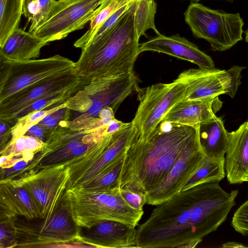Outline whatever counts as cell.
Returning <instances> with one entry per match:
<instances>
[{
  "instance_id": "1",
  "label": "cell",
  "mask_w": 248,
  "mask_h": 248,
  "mask_svg": "<svg viewBox=\"0 0 248 248\" xmlns=\"http://www.w3.org/2000/svg\"><path fill=\"white\" fill-rule=\"evenodd\" d=\"M238 191L206 181L156 205L136 229V248H192L215 231L235 204Z\"/></svg>"
},
{
  "instance_id": "2",
  "label": "cell",
  "mask_w": 248,
  "mask_h": 248,
  "mask_svg": "<svg viewBox=\"0 0 248 248\" xmlns=\"http://www.w3.org/2000/svg\"><path fill=\"white\" fill-rule=\"evenodd\" d=\"M199 125L161 121L146 138L134 135L124 152L119 188L146 195L157 186L182 154L199 140Z\"/></svg>"
},
{
  "instance_id": "3",
  "label": "cell",
  "mask_w": 248,
  "mask_h": 248,
  "mask_svg": "<svg viewBox=\"0 0 248 248\" xmlns=\"http://www.w3.org/2000/svg\"><path fill=\"white\" fill-rule=\"evenodd\" d=\"M137 1L131 3L106 36L81 49L74 68L78 76L92 79L133 72L140 54L135 24Z\"/></svg>"
},
{
  "instance_id": "4",
  "label": "cell",
  "mask_w": 248,
  "mask_h": 248,
  "mask_svg": "<svg viewBox=\"0 0 248 248\" xmlns=\"http://www.w3.org/2000/svg\"><path fill=\"white\" fill-rule=\"evenodd\" d=\"M85 81L74 69L25 88L0 101V120L14 125L34 112L60 107Z\"/></svg>"
},
{
  "instance_id": "5",
  "label": "cell",
  "mask_w": 248,
  "mask_h": 248,
  "mask_svg": "<svg viewBox=\"0 0 248 248\" xmlns=\"http://www.w3.org/2000/svg\"><path fill=\"white\" fill-rule=\"evenodd\" d=\"M86 79L66 103L70 110L69 121L74 124L99 118L100 111L107 107L115 113L124 100L139 88L134 72Z\"/></svg>"
},
{
  "instance_id": "6",
  "label": "cell",
  "mask_w": 248,
  "mask_h": 248,
  "mask_svg": "<svg viewBox=\"0 0 248 248\" xmlns=\"http://www.w3.org/2000/svg\"><path fill=\"white\" fill-rule=\"evenodd\" d=\"M65 198L76 226L88 229L103 220L120 221L136 227L143 211L131 207L119 188L105 191L66 190Z\"/></svg>"
},
{
  "instance_id": "7",
  "label": "cell",
  "mask_w": 248,
  "mask_h": 248,
  "mask_svg": "<svg viewBox=\"0 0 248 248\" xmlns=\"http://www.w3.org/2000/svg\"><path fill=\"white\" fill-rule=\"evenodd\" d=\"M101 120L87 124L68 121L56 127L27 170L65 163L79 156L109 133Z\"/></svg>"
},
{
  "instance_id": "8",
  "label": "cell",
  "mask_w": 248,
  "mask_h": 248,
  "mask_svg": "<svg viewBox=\"0 0 248 248\" xmlns=\"http://www.w3.org/2000/svg\"><path fill=\"white\" fill-rule=\"evenodd\" d=\"M184 16L194 36L206 40L214 51L228 50L243 39L244 23L239 13H227L191 3Z\"/></svg>"
},
{
  "instance_id": "9",
  "label": "cell",
  "mask_w": 248,
  "mask_h": 248,
  "mask_svg": "<svg viewBox=\"0 0 248 248\" xmlns=\"http://www.w3.org/2000/svg\"><path fill=\"white\" fill-rule=\"evenodd\" d=\"M135 133L132 122L127 123L122 129L107 135L83 155L66 162L69 167L66 190L80 188L124 155Z\"/></svg>"
},
{
  "instance_id": "10",
  "label": "cell",
  "mask_w": 248,
  "mask_h": 248,
  "mask_svg": "<svg viewBox=\"0 0 248 248\" xmlns=\"http://www.w3.org/2000/svg\"><path fill=\"white\" fill-rule=\"evenodd\" d=\"M75 62L60 55L15 61L0 56V101L38 82L72 70Z\"/></svg>"
},
{
  "instance_id": "11",
  "label": "cell",
  "mask_w": 248,
  "mask_h": 248,
  "mask_svg": "<svg viewBox=\"0 0 248 248\" xmlns=\"http://www.w3.org/2000/svg\"><path fill=\"white\" fill-rule=\"evenodd\" d=\"M186 85L175 79L168 83H157L139 88L140 101L132 123L135 129L134 136L145 139L155 129L165 116L185 96Z\"/></svg>"
},
{
  "instance_id": "12",
  "label": "cell",
  "mask_w": 248,
  "mask_h": 248,
  "mask_svg": "<svg viewBox=\"0 0 248 248\" xmlns=\"http://www.w3.org/2000/svg\"><path fill=\"white\" fill-rule=\"evenodd\" d=\"M32 170L17 179L33 199L40 218H44L55 211L64 197L69 167L61 163Z\"/></svg>"
},
{
  "instance_id": "13",
  "label": "cell",
  "mask_w": 248,
  "mask_h": 248,
  "mask_svg": "<svg viewBox=\"0 0 248 248\" xmlns=\"http://www.w3.org/2000/svg\"><path fill=\"white\" fill-rule=\"evenodd\" d=\"M244 67L233 65L229 70L189 69L180 73L176 80L186 86L183 101L216 97L226 94L233 98L241 84Z\"/></svg>"
},
{
  "instance_id": "14",
  "label": "cell",
  "mask_w": 248,
  "mask_h": 248,
  "mask_svg": "<svg viewBox=\"0 0 248 248\" xmlns=\"http://www.w3.org/2000/svg\"><path fill=\"white\" fill-rule=\"evenodd\" d=\"M52 15L34 32L46 44L60 40L90 22L105 0H59Z\"/></svg>"
},
{
  "instance_id": "15",
  "label": "cell",
  "mask_w": 248,
  "mask_h": 248,
  "mask_svg": "<svg viewBox=\"0 0 248 248\" xmlns=\"http://www.w3.org/2000/svg\"><path fill=\"white\" fill-rule=\"evenodd\" d=\"M66 193V192H65ZM42 221L33 227L22 229L23 236L30 237L27 245H41V247H62L67 244H81L79 242V229L70 214L65 196L59 207L49 216L41 218Z\"/></svg>"
},
{
  "instance_id": "16",
  "label": "cell",
  "mask_w": 248,
  "mask_h": 248,
  "mask_svg": "<svg viewBox=\"0 0 248 248\" xmlns=\"http://www.w3.org/2000/svg\"><path fill=\"white\" fill-rule=\"evenodd\" d=\"M204 156L198 140L182 154L164 180L145 195L146 203L158 205L181 191L198 170Z\"/></svg>"
},
{
  "instance_id": "17",
  "label": "cell",
  "mask_w": 248,
  "mask_h": 248,
  "mask_svg": "<svg viewBox=\"0 0 248 248\" xmlns=\"http://www.w3.org/2000/svg\"><path fill=\"white\" fill-rule=\"evenodd\" d=\"M79 232L82 244L95 248H136V229L135 227L120 221L103 220L90 228Z\"/></svg>"
},
{
  "instance_id": "18",
  "label": "cell",
  "mask_w": 248,
  "mask_h": 248,
  "mask_svg": "<svg viewBox=\"0 0 248 248\" xmlns=\"http://www.w3.org/2000/svg\"><path fill=\"white\" fill-rule=\"evenodd\" d=\"M153 51L168 54L191 62L200 68L214 69L212 59L186 38L178 34L170 36L160 33L149 40L140 44L139 52Z\"/></svg>"
},
{
  "instance_id": "19",
  "label": "cell",
  "mask_w": 248,
  "mask_h": 248,
  "mask_svg": "<svg viewBox=\"0 0 248 248\" xmlns=\"http://www.w3.org/2000/svg\"><path fill=\"white\" fill-rule=\"evenodd\" d=\"M0 221L18 216L31 220L40 218L33 199L18 179L7 178L0 182Z\"/></svg>"
},
{
  "instance_id": "20",
  "label": "cell",
  "mask_w": 248,
  "mask_h": 248,
  "mask_svg": "<svg viewBox=\"0 0 248 248\" xmlns=\"http://www.w3.org/2000/svg\"><path fill=\"white\" fill-rule=\"evenodd\" d=\"M225 169L230 184L247 182L248 176V120L235 131L229 132Z\"/></svg>"
},
{
  "instance_id": "21",
  "label": "cell",
  "mask_w": 248,
  "mask_h": 248,
  "mask_svg": "<svg viewBox=\"0 0 248 248\" xmlns=\"http://www.w3.org/2000/svg\"><path fill=\"white\" fill-rule=\"evenodd\" d=\"M222 102L218 97L182 101L175 105L162 121L195 126L213 118Z\"/></svg>"
},
{
  "instance_id": "22",
  "label": "cell",
  "mask_w": 248,
  "mask_h": 248,
  "mask_svg": "<svg viewBox=\"0 0 248 248\" xmlns=\"http://www.w3.org/2000/svg\"><path fill=\"white\" fill-rule=\"evenodd\" d=\"M46 45L34 34L18 27L0 47V56L15 61L34 59L39 56L41 48Z\"/></svg>"
},
{
  "instance_id": "23",
  "label": "cell",
  "mask_w": 248,
  "mask_h": 248,
  "mask_svg": "<svg viewBox=\"0 0 248 248\" xmlns=\"http://www.w3.org/2000/svg\"><path fill=\"white\" fill-rule=\"evenodd\" d=\"M199 133L200 144L205 155L217 158L225 157L229 132L221 118L215 115L200 124Z\"/></svg>"
},
{
  "instance_id": "24",
  "label": "cell",
  "mask_w": 248,
  "mask_h": 248,
  "mask_svg": "<svg viewBox=\"0 0 248 248\" xmlns=\"http://www.w3.org/2000/svg\"><path fill=\"white\" fill-rule=\"evenodd\" d=\"M24 0H0V46L19 27Z\"/></svg>"
},
{
  "instance_id": "25",
  "label": "cell",
  "mask_w": 248,
  "mask_h": 248,
  "mask_svg": "<svg viewBox=\"0 0 248 248\" xmlns=\"http://www.w3.org/2000/svg\"><path fill=\"white\" fill-rule=\"evenodd\" d=\"M225 176V157L217 158L205 155L198 170L187 181L181 191L206 181L219 182Z\"/></svg>"
},
{
  "instance_id": "26",
  "label": "cell",
  "mask_w": 248,
  "mask_h": 248,
  "mask_svg": "<svg viewBox=\"0 0 248 248\" xmlns=\"http://www.w3.org/2000/svg\"><path fill=\"white\" fill-rule=\"evenodd\" d=\"M124 155L117 158L90 181L78 189L91 191H105L119 188V177Z\"/></svg>"
},
{
  "instance_id": "27",
  "label": "cell",
  "mask_w": 248,
  "mask_h": 248,
  "mask_svg": "<svg viewBox=\"0 0 248 248\" xmlns=\"http://www.w3.org/2000/svg\"><path fill=\"white\" fill-rule=\"evenodd\" d=\"M59 2V0H35L31 2L24 14L30 22L28 32L34 34L38 27L52 15Z\"/></svg>"
},
{
  "instance_id": "28",
  "label": "cell",
  "mask_w": 248,
  "mask_h": 248,
  "mask_svg": "<svg viewBox=\"0 0 248 248\" xmlns=\"http://www.w3.org/2000/svg\"><path fill=\"white\" fill-rule=\"evenodd\" d=\"M156 4L154 0H138L135 13V24L140 37L145 34L149 29L158 31L155 24Z\"/></svg>"
},
{
  "instance_id": "29",
  "label": "cell",
  "mask_w": 248,
  "mask_h": 248,
  "mask_svg": "<svg viewBox=\"0 0 248 248\" xmlns=\"http://www.w3.org/2000/svg\"><path fill=\"white\" fill-rule=\"evenodd\" d=\"M45 142L36 138L27 135L21 136L9 143L0 150L1 155L14 156L29 152L37 153Z\"/></svg>"
},
{
  "instance_id": "30",
  "label": "cell",
  "mask_w": 248,
  "mask_h": 248,
  "mask_svg": "<svg viewBox=\"0 0 248 248\" xmlns=\"http://www.w3.org/2000/svg\"><path fill=\"white\" fill-rule=\"evenodd\" d=\"M61 107L56 108L44 109L34 112L18 120L11 127V140L9 143L13 141L16 138L24 135L31 127L37 124L46 115L52 112Z\"/></svg>"
},
{
  "instance_id": "31",
  "label": "cell",
  "mask_w": 248,
  "mask_h": 248,
  "mask_svg": "<svg viewBox=\"0 0 248 248\" xmlns=\"http://www.w3.org/2000/svg\"><path fill=\"white\" fill-rule=\"evenodd\" d=\"M70 110L66 107V103L54 110L46 115L37 124L48 128L54 129L63 122L69 120Z\"/></svg>"
},
{
  "instance_id": "32",
  "label": "cell",
  "mask_w": 248,
  "mask_h": 248,
  "mask_svg": "<svg viewBox=\"0 0 248 248\" xmlns=\"http://www.w3.org/2000/svg\"><path fill=\"white\" fill-rule=\"evenodd\" d=\"M231 224L233 229L243 235H248V200L234 212Z\"/></svg>"
},
{
  "instance_id": "33",
  "label": "cell",
  "mask_w": 248,
  "mask_h": 248,
  "mask_svg": "<svg viewBox=\"0 0 248 248\" xmlns=\"http://www.w3.org/2000/svg\"><path fill=\"white\" fill-rule=\"evenodd\" d=\"M13 219L0 221V248L17 246Z\"/></svg>"
},
{
  "instance_id": "34",
  "label": "cell",
  "mask_w": 248,
  "mask_h": 248,
  "mask_svg": "<svg viewBox=\"0 0 248 248\" xmlns=\"http://www.w3.org/2000/svg\"><path fill=\"white\" fill-rule=\"evenodd\" d=\"M120 192L131 207L137 210L143 211V206L146 203L145 194L125 188L120 189Z\"/></svg>"
},
{
  "instance_id": "35",
  "label": "cell",
  "mask_w": 248,
  "mask_h": 248,
  "mask_svg": "<svg viewBox=\"0 0 248 248\" xmlns=\"http://www.w3.org/2000/svg\"><path fill=\"white\" fill-rule=\"evenodd\" d=\"M54 129L36 124L31 127L24 135L31 136L45 142Z\"/></svg>"
},
{
  "instance_id": "36",
  "label": "cell",
  "mask_w": 248,
  "mask_h": 248,
  "mask_svg": "<svg viewBox=\"0 0 248 248\" xmlns=\"http://www.w3.org/2000/svg\"><path fill=\"white\" fill-rule=\"evenodd\" d=\"M115 112L113 109L109 107H106L100 111L99 118L105 125H108L110 122L115 119Z\"/></svg>"
},
{
  "instance_id": "37",
  "label": "cell",
  "mask_w": 248,
  "mask_h": 248,
  "mask_svg": "<svg viewBox=\"0 0 248 248\" xmlns=\"http://www.w3.org/2000/svg\"><path fill=\"white\" fill-rule=\"evenodd\" d=\"M223 248H241L246 247L245 246L237 243L229 242L224 244L222 246Z\"/></svg>"
},
{
  "instance_id": "38",
  "label": "cell",
  "mask_w": 248,
  "mask_h": 248,
  "mask_svg": "<svg viewBox=\"0 0 248 248\" xmlns=\"http://www.w3.org/2000/svg\"><path fill=\"white\" fill-rule=\"evenodd\" d=\"M35 0H24L23 14H24L27 11V8L29 4Z\"/></svg>"
},
{
  "instance_id": "39",
  "label": "cell",
  "mask_w": 248,
  "mask_h": 248,
  "mask_svg": "<svg viewBox=\"0 0 248 248\" xmlns=\"http://www.w3.org/2000/svg\"><path fill=\"white\" fill-rule=\"evenodd\" d=\"M245 41L247 43H248V28L245 31Z\"/></svg>"
},
{
  "instance_id": "40",
  "label": "cell",
  "mask_w": 248,
  "mask_h": 248,
  "mask_svg": "<svg viewBox=\"0 0 248 248\" xmlns=\"http://www.w3.org/2000/svg\"><path fill=\"white\" fill-rule=\"evenodd\" d=\"M19 228H18V227H16V232H19ZM22 234H23V233H22ZM19 236V234L17 235V236ZM23 244H24V243H23ZM26 244H27V243H26ZM25 244H24V245H25ZM23 245H22V246H21V247H22V246H23ZM25 246H26V245H25Z\"/></svg>"
},
{
  "instance_id": "41",
  "label": "cell",
  "mask_w": 248,
  "mask_h": 248,
  "mask_svg": "<svg viewBox=\"0 0 248 248\" xmlns=\"http://www.w3.org/2000/svg\"><path fill=\"white\" fill-rule=\"evenodd\" d=\"M191 0L199 1V0Z\"/></svg>"
},
{
  "instance_id": "42",
  "label": "cell",
  "mask_w": 248,
  "mask_h": 248,
  "mask_svg": "<svg viewBox=\"0 0 248 248\" xmlns=\"http://www.w3.org/2000/svg\"><path fill=\"white\" fill-rule=\"evenodd\" d=\"M247 182H248V176Z\"/></svg>"
}]
</instances>
